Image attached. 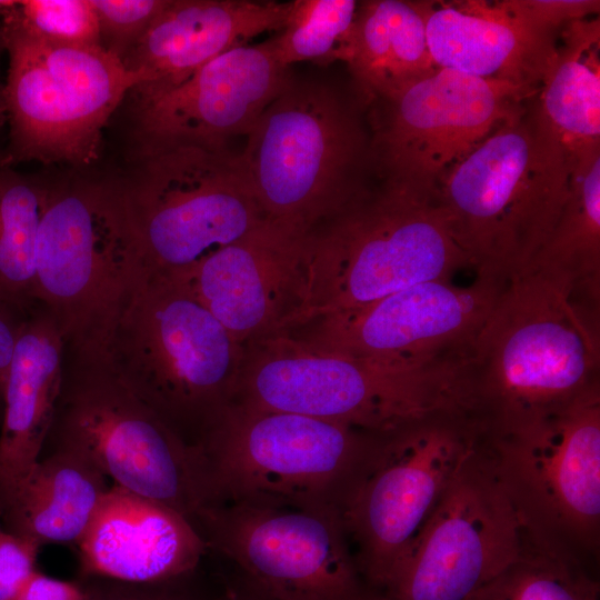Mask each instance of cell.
Here are the masks:
<instances>
[{
  "instance_id": "6da1fadb",
  "label": "cell",
  "mask_w": 600,
  "mask_h": 600,
  "mask_svg": "<svg viewBox=\"0 0 600 600\" xmlns=\"http://www.w3.org/2000/svg\"><path fill=\"white\" fill-rule=\"evenodd\" d=\"M594 320L534 272L507 281L473 344L470 403L489 432L557 413L599 387Z\"/></svg>"
},
{
  "instance_id": "7a4b0ae2",
  "label": "cell",
  "mask_w": 600,
  "mask_h": 600,
  "mask_svg": "<svg viewBox=\"0 0 600 600\" xmlns=\"http://www.w3.org/2000/svg\"><path fill=\"white\" fill-rule=\"evenodd\" d=\"M469 362L410 364L313 348L290 332L246 347L231 403L384 434L442 412H469Z\"/></svg>"
},
{
  "instance_id": "3957f363",
  "label": "cell",
  "mask_w": 600,
  "mask_h": 600,
  "mask_svg": "<svg viewBox=\"0 0 600 600\" xmlns=\"http://www.w3.org/2000/svg\"><path fill=\"white\" fill-rule=\"evenodd\" d=\"M531 100L456 166L436 193L469 266L501 282L530 267L570 190L573 168Z\"/></svg>"
},
{
  "instance_id": "277c9868",
  "label": "cell",
  "mask_w": 600,
  "mask_h": 600,
  "mask_svg": "<svg viewBox=\"0 0 600 600\" xmlns=\"http://www.w3.org/2000/svg\"><path fill=\"white\" fill-rule=\"evenodd\" d=\"M244 352L183 280L146 267L116 319L102 362L197 446L232 402Z\"/></svg>"
},
{
  "instance_id": "5b68a950",
  "label": "cell",
  "mask_w": 600,
  "mask_h": 600,
  "mask_svg": "<svg viewBox=\"0 0 600 600\" xmlns=\"http://www.w3.org/2000/svg\"><path fill=\"white\" fill-rule=\"evenodd\" d=\"M469 266L432 200L384 180L308 236L300 307L287 332Z\"/></svg>"
},
{
  "instance_id": "8992f818",
  "label": "cell",
  "mask_w": 600,
  "mask_h": 600,
  "mask_svg": "<svg viewBox=\"0 0 600 600\" xmlns=\"http://www.w3.org/2000/svg\"><path fill=\"white\" fill-rule=\"evenodd\" d=\"M146 268L120 182L48 184L36 246V302L74 359L102 361L116 319Z\"/></svg>"
},
{
  "instance_id": "52a82bcc",
  "label": "cell",
  "mask_w": 600,
  "mask_h": 600,
  "mask_svg": "<svg viewBox=\"0 0 600 600\" xmlns=\"http://www.w3.org/2000/svg\"><path fill=\"white\" fill-rule=\"evenodd\" d=\"M380 434L304 414L229 403L204 428L211 504L333 510L344 502Z\"/></svg>"
},
{
  "instance_id": "ba28073f",
  "label": "cell",
  "mask_w": 600,
  "mask_h": 600,
  "mask_svg": "<svg viewBox=\"0 0 600 600\" xmlns=\"http://www.w3.org/2000/svg\"><path fill=\"white\" fill-rule=\"evenodd\" d=\"M240 158L264 218L307 232L364 189L371 164L353 102L292 77L248 132Z\"/></svg>"
},
{
  "instance_id": "9c48e42d",
  "label": "cell",
  "mask_w": 600,
  "mask_h": 600,
  "mask_svg": "<svg viewBox=\"0 0 600 600\" xmlns=\"http://www.w3.org/2000/svg\"><path fill=\"white\" fill-rule=\"evenodd\" d=\"M50 447L77 450L113 486L157 501L193 526L211 504L199 447L188 442L106 362L73 359L44 446Z\"/></svg>"
},
{
  "instance_id": "30bf717a",
  "label": "cell",
  "mask_w": 600,
  "mask_h": 600,
  "mask_svg": "<svg viewBox=\"0 0 600 600\" xmlns=\"http://www.w3.org/2000/svg\"><path fill=\"white\" fill-rule=\"evenodd\" d=\"M0 32L8 58L1 161L91 164L107 121L144 76L101 46L54 44L1 21Z\"/></svg>"
},
{
  "instance_id": "8fae6325",
  "label": "cell",
  "mask_w": 600,
  "mask_h": 600,
  "mask_svg": "<svg viewBox=\"0 0 600 600\" xmlns=\"http://www.w3.org/2000/svg\"><path fill=\"white\" fill-rule=\"evenodd\" d=\"M483 436L474 416L442 412L379 437L341 511L377 597Z\"/></svg>"
},
{
  "instance_id": "7c38bea8",
  "label": "cell",
  "mask_w": 600,
  "mask_h": 600,
  "mask_svg": "<svg viewBox=\"0 0 600 600\" xmlns=\"http://www.w3.org/2000/svg\"><path fill=\"white\" fill-rule=\"evenodd\" d=\"M138 158L120 186L152 271L184 276L266 219L228 143H178Z\"/></svg>"
},
{
  "instance_id": "4fadbf2b",
  "label": "cell",
  "mask_w": 600,
  "mask_h": 600,
  "mask_svg": "<svg viewBox=\"0 0 600 600\" xmlns=\"http://www.w3.org/2000/svg\"><path fill=\"white\" fill-rule=\"evenodd\" d=\"M194 527L210 553L269 600H379L337 511L220 502Z\"/></svg>"
},
{
  "instance_id": "5bb4252c",
  "label": "cell",
  "mask_w": 600,
  "mask_h": 600,
  "mask_svg": "<svg viewBox=\"0 0 600 600\" xmlns=\"http://www.w3.org/2000/svg\"><path fill=\"white\" fill-rule=\"evenodd\" d=\"M499 479L523 523L583 559L600 532V388L561 411L506 431H486Z\"/></svg>"
},
{
  "instance_id": "9a60e30c",
  "label": "cell",
  "mask_w": 600,
  "mask_h": 600,
  "mask_svg": "<svg viewBox=\"0 0 600 600\" xmlns=\"http://www.w3.org/2000/svg\"><path fill=\"white\" fill-rule=\"evenodd\" d=\"M538 91L439 68L383 106L370 139L381 180L436 202L443 179Z\"/></svg>"
},
{
  "instance_id": "2e32d148",
  "label": "cell",
  "mask_w": 600,
  "mask_h": 600,
  "mask_svg": "<svg viewBox=\"0 0 600 600\" xmlns=\"http://www.w3.org/2000/svg\"><path fill=\"white\" fill-rule=\"evenodd\" d=\"M522 532L483 436L379 600H469L516 559Z\"/></svg>"
},
{
  "instance_id": "e0dca14e",
  "label": "cell",
  "mask_w": 600,
  "mask_h": 600,
  "mask_svg": "<svg viewBox=\"0 0 600 600\" xmlns=\"http://www.w3.org/2000/svg\"><path fill=\"white\" fill-rule=\"evenodd\" d=\"M507 282L478 277L468 287L430 280L291 331L307 344L410 364L467 362Z\"/></svg>"
},
{
  "instance_id": "ac0fdd59",
  "label": "cell",
  "mask_w": 600,
  "mask_h": 600,
  "mask_svg": "<svg viewBox=\"0 0 600 600\" xmlns=\"http://www.w3.org/2000/svg\"><path fill=\"white\" fill-rule=\"evenodd\" d=\"M290 78L270 39L219 54L179 86L133 99L138 154L178 143H228L233 136H247Z\"/></svg>"
},
{
  "instance_id": "d6986e66",
  "label": "cell",
  "mask_w": 600,
  "mask_h": 600,
  "mask_svg": "<svg viewBox=\"0 0 600 600\" xmlns=\"http://www.w3.org/2000/svg\"><path fill=\"white\" fill-rule=\"evenodd\" d=\"M308 236L264 219L177 278L247 347L288 331L302 299Z\"/></svg>"
},
{
  "instance_id": "ffe728a7",
  "label": "cell",
  "mask_w": 600,
  "mask_h": 600,
  "mask_svg": "<svg viewBox=\"0 0 600 600\" xmlns=\"http://www.w3.org/2000/svg\"><path fill=\"white\" fill-rule=\"evenodd\" d=\"M439 68L539 90L559 34L532 27L509 0H414Z\"/></svg>"
},
{
  "instance_id": "44dd1931",
  "label": "cell",
  "mask_w": 600,
  "mask_h": 600,
  "mask_svg": "<svg viewBox=\"0 0 600 600\" xmlns=\"http://www.w3.org/2000/svg\"><path fill=\"white\" fill-rule=\"evenodd\" d=\"M76 548L79 577L133 583L189 573L209 552L186 517L113 484Z\"/></svg>"
},
{
  "instance_id": "7402d4cb",
  "label": "cell",
  "mask_w": 600,
  "mask_h": 600,
  "mask_svg": "<svg viewBox=\"0 0 600 600\" xmlns=\"http://www.w3.org/2000/svg\"><path fill=\"white\" fill-rule=\"evenodd\" d=\"M289 2L169 0L123 64L146 81L131 93L148 98L170 90L219 54L266 31H280Z\"/></svg>"
},
{
  "instance_id": "603a6c76",
  "label": "cell",
  "mask_w": 600,
  "mask_h": 600,
  "mask_svg": "<svg viewBox=\"0 0 600 600\" xmlns=\"http://www.w3.org/2000/svg\"><path fill=\"white\" fill-rule=\"evenodd\" d=\"M28 311L3 390L0 424V511L41 457L60 398L66 339L41 306Z\"/></svg>"
},
{
  "instance_id": "cb8c5ba5",
  "label": "cell",
  "mask_w": 600,
  "mask_h": 600,
  "mask_svg": "<svg viewBox=\"0 0 600 600\" xmlns=\"http://www.w3.org/2000/svg\"><path fill=\"white\" fill-rule=\"evenodd\" d=\"M108 480L77 450L44 448L0 511L2 527L39 550L76 548L111 487Z\"/></svg>"
},
{
  "instance_id": "d4e9b609",
  "label": "cell",
  "mask_w": 600,
  "mask_h": 600,
  "mask_svg": "<svg viewBox=\"0 0 600 600\" xmlns=\"http://www.w3.org/2000/svg\"><path fill=\"white\" fill-rule=\"evenodd\" d=\"M344 62L369 103L391 99L439 69L414 0L358 2Z\"/></svg>"
},
{
  "instance_id": "484cf974",
  "label": "cell",
  "mask_w": 600,
  "mask_h": 600,
  "mask_svg": "<svg viewBox=\"0 0 600 600\" xmlns=\"http://www.w3.org/2000/svg\"><path fill=\"white\" fill-rule=\"evenodd\" d=\"M559 38L556 58L531 106L573 168L600 148V19L570 22Z\"/></svg>"
},
{
  "instance_id": "4316f807",
  "label": "cell",
  "mask_w": 600,
  "mask_h": 600,
  "mask_svg": "<svg viewBox=\"0 0 600 600\" xmlns=\"http://www.w3.org/2000/svg\"><path fill=\"white\" fill-rule=\"evenodd\" d=\"M586 294L596 306L600 284V148L573 166L570 190L546 243L524 271ZM587 298V299H588Z\"/></svg>"
},
{
  "instance_id": "83f0119b",
  "label": "cell",
  "mask_w": 600,
  "mask_h": 600,
  "mask_svg": "<svg viewBox=\"0 0 600 600\" xmlns=\"http://www.w3.org/2000/svg\"><path fill=\"white\" fill-rule=\"evenodd\" d=\"M586 560L523 523L516 559L469 600H599Z\"/></svg>"
},
{
  "instance_id": "f1b7e54d",
  "label": "cell",
  "mask_w": 600,
  "mask_h": 600,
  "mask_svg": "<svg viewBox=\"0 0 600 600\" xmlns=\"http://www.w3.org/2000/svg\"><path fill=\"white\" fill-rule=\"evenodd\" d=\"M48 183L0 159V302L36 304V246Z\"/></svg>"
},
{
  "instance_id": "f546056e",
  "label": "cell",
  "mask_w": 600,
  "mask_h": 600,
  "mask_svg": "<svg viewBox=\"0 0 600 600\" xmlns=\"http://www.w3.org/2000/svg\"><path fill=\"white\" fill-rule=\"evenodd\" d=\"M357 8L354 0L290 1L282 29L270 39L279 62H344Z\"/></svg>"
},
{
  "instance_id": "4dcf8cb0",
  "label": "cell",
  "mask_w": 600,
  "mask_h": 600,
  "mask_svg": "<svg viewBox=\"0 0 600 600\" xmlns=\"http://www.w3.org/2000/svg\"><path fill=\"white\" fill-rule=\"evenodd\" d=\"M0 21L54 44L100 46L91 0L0 1Z\"/></svg>"
},
{
  "instance_id": "1f68e13d",
  "label": "cell",
  "mask_w": 600,
  "mask_h": 600,
  "mask_svg": "<svg viewBox=\"0 0 600 600\" xmlns=\"http://www.w3.org/2000/svg\"><path fill=\"white\" fill-rule=\"evenodd\" d=\"M169 0H91L100 46L121 61L141 40Z\"/></svg>"
},
{
  "instance_id": "d6a6232c",
  "label": "cell",
  "mask_w": 600,
  "mask_h": 600,
  "mask_svg": "<svg viewBox=\"0 0 600 600\" xmlns=\"http://www.w3.org/2000/svg\"><path fill=\"white\" fill-rule=\"evenodd\" d=\"M78 580L88 600H210L203 562L189 573L156 582L133 583L96 577H79Z\"/></svg>"
},
{
  "instance_id": "836d02e7",
  "label": "cell",
  "mask_w": 600,
  "mask_h": 600,
  "mask_svg": "<svg viewBox=\"0 0 600 600\" xmlns=\"http://www.w3.org/2000/svg\"><path fill=\"white\" fill-rule=\"evenodd\" d=\"M532 27L559 34L567 24L600 11L599 0H509Z\"/></svg>"
},
{
  "instance_id": "e575fe53",
  "label": "cell",
  "mask_w": 600,
  "mask_h": 600,
  "mask_svg": "<svg viewBox=\"0 0 600 600\" xmlns=\"http://www.w3.org/2000/svg\"><path fill=\"white\" fill-rule=\"evenodd\" d=\"M39 549L0 526V600H12L37 570Z\"/></svg>"
},
{
  "instance_id": "d590c367",
  "label": "cell",
  "mask_w": 600,
  "mask_h": 600,
  "mask_svg": "<svg viewBox=\"0 0 600 600\" xmlns=\"http://www.w3.org/2000/svg\"><path fill=\"white\" fill-rule=\"evenodd\" d=\"M12 600H88L81 582L66 581L36 570Z\"/></svg>"
},
{
  "instance_id": "8d00e7d4",
  "label": "cell",
  "mask_w": 600,
  "mask_h": 600,
  "mask_svg": "<svg viewBox=\"0 0 600 600\" xmlns=\"http://www.w3.org/2000/svg\"><path fill=\"white\" fill-rule=\"evenodd\" d=\"M207 572L210 600H269L223 561Z\"/></svg>"
},
{
  "instance_id": "74e56055",
  "label": "cell",
  "mask_w": 600,
  "mask_h": 600,
  "mask_svg": "<svg viewBox=\"0 0 600 600\" xmlns=\"http://www.w3.org/2000/svg\"><path fill=\"white\" fill-rule=\"evenodd\" d=\"M28 311L0 302V417L7 374L18 333Z\"/></svg>"
},
{
  "instance_id": "f35d334b",
  "label": "cell",
  "mask_w": 600,
  "mask_h": 600,
  "mask_svg": "<svg viewBox=\"0 0 600 600\" xmlns=\"http://www.w3.org/2000/svg\"><path fill=\"white\" fill-rule=\"evenodd\" d=\"M3 52H4V49H3L1 32H0V58ZM3 91H4V78L1 74V68H0V132L3 129V127L7 126Z\"/></svg>"
}]
</instances>
